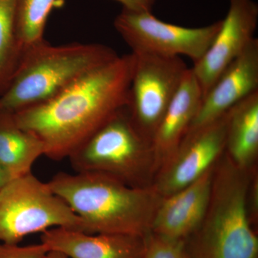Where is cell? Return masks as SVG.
<instances>
[{"label":"cell","instance_id":"cell-12","mask_svg":"<svg viewBox=\"0 0 258 258\" xmlns=\"http://www.w3.org/2000/svg\"><path fill=\"white\" fill-rule=\"evenodd\" d=\"M215 166L191 184L163 199L153 220L152 233L185 241L198 230L210 203Z\"/></svg>","mask_w":258,"mask_h":258},{"label":"cell","instance_id":"cell-5","mask_svg":"<svg viewBox=\"0 0 258 258\" xmlns=\"http://www.w3.org/2000/svg\"><path fill=\"white\" fill-rule=\"evenodd\" d=\"M76 172H97L133 187L151 186L155 176L152 143L139 132L127 108L69 158Z\"/></svg>","mask_w":258,"mask_h":258},{"label":"cell","instance_id":"cell-23","mask_svg":"<svg viewBox=\"0 0 258 258\" xmlns=\"http://www.w3.org/2000/svg\"><path fill=\"white\" fill-rule=\"evenodd\" d=\"M46 258H69L64 254L55 251H49L47 252Z\"/></svg>","mask_w":258,"mask_h":258},{"label":"cell","instance_id":"cell-3","mask_svg":"<svg viewBox=\"0 0 258 258\" xmlns=\"http://www.w3.org/2000/svg\"><path fill=\"white\" fill-rule=\"evenodd\" d=\"M254 169H241L224 153L214 169L208 210L184 241L190 258H257L248 195Z\"/></svg>","mask_w":258,"mask_h":258},{"label":"cell","instance_id":"cell-15","mask_svg":"<svg viewBox=\"0 0 258 258\" xmlns=\"http://www.w3.org/2000/svg\"><path fill=\"white\" fill-rule=\"evenodd\" d=\"M225 153L240 169H254L258 156V91L227 112Z\"/></svg>","mask_w":258,"mask_h":258},{"label":"cell","instance_id":"cell-19","mask_svg":"<svg viewBox=\"0 0 258 258\" xmlns=\"http://www.w3.org/2000/svg\"><path fill=\"white\" fill-rule=\"evenodd\" d=\"M143 258H190L184 241L172 240L151 232Z\"/></svg>","mask_w":258,"mask_h":258},{"label":"cell","instance_id":"cell-13","mask_svg":"<svg viewBox=\"0 0 258 258\" xmlns=\"http://www.w3.org/2000/svg\"><path fill=\"white\" fill-rule=\"evenodd\" d=\"M147 237L125 234H88L55 227L42 232L40 240L48 251L60 252L69 258H143Z\"/></svg>","mask_w":258,"mask_h":258},{"label":"cell","instance_id":"cell-4","mask_svg":"<svg viewBox=\"0 0 258 258\" xmlns=\"http://www.w3.org/2000/svg\"><path fill=\"white\" fill-rule=\"evenodd\" d=\"M117 56L111 47L101 44L53 45L42 40L24 51L0 93V109L15 113L45 103Z\"/></svg>","mask_w":258,"mask_h":258},{"label":"cell","instance_id":"cell-10","mask_svg":"<svg viewBox=\"0 0 258 258\" xmlns=\"http://www.w3.org/2000/svg\"><path fill=\"white\" fill-rule=\"evenodd\" d=\"M258 5L253 0H230L220 30L203 57L191 68L203 98L222 73L254 40Z\"/></svg>","mask_w":258,"mask_h":258},{"label":"cell","instance_id":"cell-8","mask_svg":"<svg viewBox=\"0 0 258 258\" xmlns=\"http://www.w3.org/2000/svg\"><path fill=\"white\" fill-rule=\"evenodd\" d=\"M221 25L220 20L202 28H185L162 21L152 13L123 9L114 21L115 30L131 47L132 53L186 56L194 64L205 55Z\"/></svg>","mask_w":258,"mask_h":258},{"label":"cell","instance_id":"cell-2","mask_svg":"<svg viewBox=\"0 0 258 258\" xmlns=\"http://www.w3.org/2000/svg\"><path fill=\"white\" fill-rule=\"evenodd\" d=\"M51 190L82 219L88 234L147 237L162 197L153 187H133L97 172H59Z\"/></svg>","mask_w":258,"mask_h":258},{"label":"cell","instance_id":"cell-9","mask_svg":"<svg viewBox=\"0 0 258 258\" xmlns=\"http://www.w3.org/2000/svg\"><path fill=\"white\" fill-rule=\"evenodd\" d=\"M227 113L211 124L185 136L175 154L157 171L152 186L162 198L198 180L225 152Z\"/></svg>","mask_w":258,"mask_h":258},{"label":"cell","instance_id":"cell-20","mask_svg":"<svg viewBox=\"0 0 258 258\" xmlns=\"http://www.w3.org/2000/svg\"><path fill=\"white\" fill-rule=\"evenodd\" d=\"M48 249L40 242L31 245L0 244V258H46Z\"/></svg>","mask_w":258,"mask_h":258},{"label":"cell","instance_id":"cell-22","mask_svg":"<svg viewBox=\"0 0 258 258\" xmlns=\"http://www.w3.org/2000/svg\"><path fill=\"white\" fill-rule=\"evenodd\" d=\"M11 179H13L11 176L0 166V189Z\"/></svg>","mask_w":258,"mask_h":258},{"label":"cell","instance_id":"cell-1","mask_svg":"<svg viewBox=\"0 0 258 258\" xmlns=\"http://www.w3.org/2000/svg\"><path fill=\"white\" fill-rule=\"evenodd\" d=\"M134 56L118 55L90 71L45 103L14 114L43 144L45 156L69 159L128 103Z\"/></svg>","mask_w":258,"mask_h":258},{"label":"cell","instance_id":"cell-6","mask_svg":"<svg viewBox=\"0 0 258 258\" xmlns=\"http://www.w3.org/2000/svg\"><path fill=\"white\" fill-rule=\"evenodd\" d=\"M55 227L86 232L82 219L32 172L0 189V241L19 244L25 237Z\"/></svg>","mask_w":258,"mask_h":258},{"label":"cell","instance_id":"cell-16","mask_svg":"<svg viewBox=\"0 0 258 258\" xmlns=\"http://www.w3.org/2000/svg\"><path fill=\"white\" fill-rule=\"evenodd\" d=\"M42 156L45 148L41 141L18 125L13 113L0 109V166L14 179L32 172Z\"/></svg>","mask_w":258,"mask_h":258},{"label":"cell","instance_id":"cell-18","mask_svg":"<svg viewBox=\"0 0 258 258\" xmlns=\"http://www.w3.org/2000/svg\"><path fill=\"white\" fill-rule=\"evenodd\" d=\"M16 28V0H0V93L23 55Z\"/></svg>","mask_w":258,"mask_h":258},{"label":"cell","instance_id":"cell-21","mask_svg":"<svg viewBox=\"0 0 258 258\" xmlns=\"http://www.w3.org/2000/svg\"><path fill=\"white\" fill-rule=\"evenodd\" d=\"M123 6V9L135 13H152L155 0H115Z\"/></svg>","mask_w":258,"mask_h":258},{"label":"cell","instance_id":"cell-17","mask_svg":"<svg viewBox=\"0 0 258 258\" xmlns=\"http://www.w3.org/2000/svg\"><path fill=\"white\" fill-rule=\"evenodd\" d=\"M62 0H16V28L23 52L45 40L47 19Z\"/></svg>","mask_w":258,"mask_h":258},{"label":"cell","instance_id":"cell-11","mask_svg":"<svg viewBox=\"0 0 258 258\" xmlns=\"http://www.w3.org/2000/svg\"><path fill=\"white\" fill-rule=\"evenodd\" d=\"M257 91L258 40L254 38L204 96L186 136L216 121L239 102Z\"/></svg>","mask_w":258,"mask_h":258},{"label":"cell","instance_id":"cell-7","mask_svg":"<svg viewBox=\"0 0 258 258\" xmlns=\"http://www.w3.org/2000/svg\"><path fill=\"white\" fill-rule=\"evenodd\" d=\"M132 54L134 64L127 110L136 128L152 143L189 68L180 57Z\"/></svg>","mask_w":258,"mask_h":258},{"label":"cell","instance_id":"cell-14","mask_svg":"<svg viewBox=\"0 0 258 258\" xmlns=\"http://www.w3.org/2000/svg\"><path fill=\"white\" fill-rule=\"evenodd\" d=\"M202 99L201 88L189 69L152 137L155 175L177 151L195 119Z\"/></svg>","mask_w":258,"mask_h":258}]
</instances>
